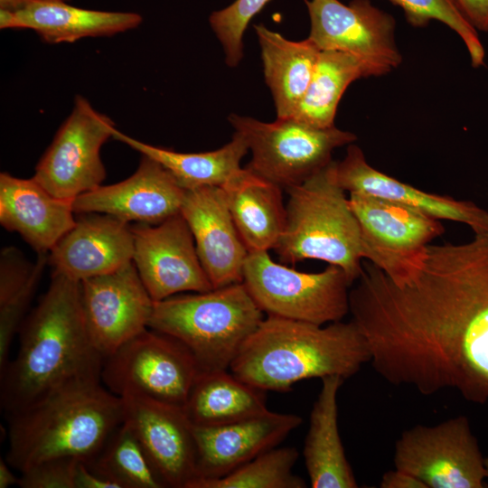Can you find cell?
I'll use <instances>...</instances> for the list:
<instances>
[{"label": "cell", "mask_w": 488, "mask_h": 488, "mask_svg": "<svg viewBox=\"0 0 488 488\" xmlns=\"http://www.w3.org/2000/svg\"><path fill=\"white\" fill-rule=\"evenodd\" d=\"M362 267L350 314L374 371L422 395L452 389L488 402V234L428 245L399 282L370 261Z\"/></svg>", "instance_id": "6da1fadb"}, {"label": "cell", "mask_w": 488, "mask_h": 488, "mask_svg": "<svg viewBox=\"0 0 488 488\" xmlns=\"http://www.w3.org/2000/svg\"><path fill=\"white\" fill-rule=\"evenodd\" d=\"M18 333L15 356L0 370L6 417L70 383L101 379L104 357L88 333L80 282L52 272L48 290Z\"/></svg>", "instance_id": "7a4b0ae2"}, {"label": "cell", "mask_w": 488, "mask_h": 488, "mask_svg": "<svg viewBox=\"0 0 488 488\" xmlns=\"http://www.w3.org/2000/svg\"><path fill=\"white\" fill-rule=\"evenodd\" d=\"M371 358L368 343L352 320L319 325L267 315L246 340L230 370L265 391H287L305 379L351 378Z\"/></svg>", "instance_id": "3957f363"}, {"label": "cell", "mask_w": 488, "mask_h": 488, "mask_svg": "<svg viewBox=\"0 0 488 488\" xmlns=\"http://www.w3.org/2000/svg\"><path fill=\"white\" fill-rule=\"evenodd\" d=\"M6 418V462L21 474L53 459L90 463L123 422L124 404L101 379H85Z\"/></svg>", "instance_id": "277c9868"}, {"label": "cell", "mask_w": 488, "mask_h": 488, "mask_svg": "<svg viewBox=\"0 0 488 488\" xmlns=\"http://www.w3.org/2000/svg\"><path fill=\"white\" fill-rule=\"evenodd\" d=\"M335 162L286 190V224L274 250L285 264L316 259L337 266L352 286L363 269L361 236Z\"/></svg>", "instance_id": "5b68a950"}, {"label": "cell", "mask_w": 488, "mask_h": 488, "mask_svg": "<svg viewBox=\"0 0 488 488\" xmlns=\"http://www.w3.org/2000/svg\"><path fill=\"white\" fill-rule=\"evenodd\" d=\"M263 319L241 282L155 302L148 328L180 341L200 371H211L230 369Z\"/></svg>", "instance_id": "8992f818"}, {"label": "cell", "mask_w": 488, "mask_h": 488, "mask_svg": "<svg viewBox=\"0 0 488 488\" xmlns=\"http://www.w3.org/2000/svg\"><path fill=\"white\" fill-rule=\"evenodd\" d=\"M242 283L267 315L324 325L342 321L350 313L352 285L334 265L306 273L275 262L268 251L250 252Z\"/></svg>", "instance_id": "52a82bcc"}, {"label": "cell", "mask_w": 488, "mask_h": 488, "mask_svg": "<svg viewBox=\"0 0 488 488\" xmlns=\"http://www.w3.org/2000/svg\"><path fill=\"white\" fill-rule=\"evenodd\" d=\"M229 122L251 151L246 168L285 190L305 182L333 160L335 148L357 139L335 126L315 128L293 117L266 123L231 114Z\"/></svg>", "instance_id": "ba28073f"}, {"label": "cell", "mask_w": 488, "mask_h": 488, "mask_svg": "<svg viewBox=\"0 0 488 488\" xmlns=\"http://www.w3.org/2000/svg\"><path fill=\"white\" fill-rule=\"evenodd\" d=\"M199 372L180 341L147 328L104 359L101 382L119 398L143 397L183 408Z\"/></svg>", "instance_id": "9c48e42d"}, {"label": "cell", "mask_w": 488, "mask_h": 488, "mask_svg": "<svg viewBox=\"0 0 488 488\" xmlns=\"http://www.w3.org/2000/svg\"><path fill=\"white\" fill-rule=\"evenodd\" d=\"M116 129L110 117L77 95L33 177L53 196L70 202L98 188L106 177L100 149Z\"/></svg>", "instance_id": "30bf717a"}, {"label": "cell", "mask_w": 488, "mask_h": 488, "mask_svg": "<svg viewBox=\"0 0 488 488\" xmlns=\"http://www.w3.org/2000/svg\"><path fill=\"white\" fill-rule=\"evenodd\" d=\"M395 468L427 488H483L484 457L465 416L402 432L394 448Z\"/></svg>", "instance_id": "8fae6325"}, {"label": "cell", "mask_w": 488, "mask_h": 488, "mask_svg": "<svg viewBox=\"0 0 488 488\" xmlns=\"http://www.w3.org/2000/svg\"><path fill=\"white\" fill-rule=\"evenodd\" d=\"M358 221L362 258L392 281L406 278L431 242L445 232L441 221L384 199L349 193Z\"/></svg>", "instance_id": "7c38bea8"}, {"label": "cell", "mask_w": 488, "mask_h": 488, "mask_svg": "<svg viewBox=\"0 0 488 488\" xmlns=\"http://www.w3.org/2000/svg\"><path fill=\"white\" fill-rule=\"evenodd\" d=\"M131 230L133 262L154 302L213 289L181 212L156 225L136 223Z\"/></svg>", "instance_id": "4fadbf2b"}, {"label": "cell", "mask_w": 488, "mask_h": 488, "mask_svg": "<svg viewBox=\"0 0 488 488\" xmlns=\"http://www.w3.org/2000/svg\"><path fill=\"white\" fill-rule=\"evenodd\" d=\"M310 16L309 39L320 51H338L388 69L401 54L395 42L393 16L370 0H305Z\"/></svg>", "instance_id": "5bb4252c"}, {"label": "cell", "mask_w": 488, "mask_h": 488, "mask_svg": "<svg viewBox=\"0 0 488 488\" xmlns=\"http://www.w3.org/2000/svg\"><path fill=\"white\" fill-rule=\"evenodd\" d=\"M80 283L88 333L104 359L148 328L155 302L133 261Z\"/></svg>", "instance_id": "9a60e30c"}, {"label": "cell", "mask_w": 488, "mask_h": 488, "mask_svg": "<svg viewBox=\"0 0 488 488\" xmlns=\"http://www.w3.org/2000/svg\"><path fill=\"white\" fill-rule=\"evenodd\" d=\"M129 427L166 487L189 488L197 478L193 426L182 407L143 397L121 398Z\"/></svg>", "instance_id": "2e32d148"}, {"label": "cell", "mask_w": 488, "mask_h": 488, "mask_svg": "<svg viewBox=\"0 0 488 488\" xmlns=\"http://www.w3.org/2000/svg\"><path fill=\"white\" fill-rule=\"evenodd\" d=\"M185 191L160 163L142 155L136 172L72 201L75 214L99 212L125 222L156 225L180 213Z\"/></svg>", "instance_id": "e0dca14e"}, {"label": "cell", "mask_w": 488, "mask_h": 488, "mask_svg": "<svg viewBox=\"0 0 488 488\" xmlns=\"http://www.w3.org/2000/svg\"><path fill=\"white\" fill-rule=\"evenodd\" d=\"M180 212L191 230L198 257L213 288L241 283L249 251L235 226L222 188L186 190Z\"/></svg>", "instance_id": "ac0fdd59"}, {"label": "cell", "mask_w": 488, "mask_h": 488, "mask_svg": "<svg viewBox=\"0 0 488 488\" xmlns=\"http://www.w3.org/2000/svg\"><path fill=\"white\" fill-rule=\"evenodd\" d=\"M302 422V418L297 415L267 409L229 424L192 425L197 454L195 480L227 475L258 455L277 446Z\"/></svg>", "instance_id": "d6986e66"}, {"label": "cell", "mask_w": 488, "mask_h": 488, "mask_svg": "<svg viewBox=\"0 0 488 488\" xmlns=\"http://www.w3.org/2000/svg\"><path fill=\"white\" fill-rule=\"evenodd\" d=\"M48 253L53 272L75 281L111 273L133 261L131 226L114 216L81 213Z\"/></svg>", "instance_id": "ffe728a7"}, {"label": "cell", "mask_w": 488, "mask_h": 488, "mask_svg": "<svg viewBox=\"0 0 488 488\" xmlns=\"http://www.w3.org/2000/svg\"><path fill=\"white\" fill-rule=\"evenodd\" d=\"M335 176L348 193L373 196L403 204L439 221L465 224L474 234H488V211L471 201L421 191L369 164L362 150L350 144Z\"/></svg>", "instance_id": "44dd1931"}, {"label": "cell", "mask_w": 488, "mask_h": 488, "mask_svg": "<svg viewBox=\"0 0 488 488\" xmlns=\"http://www.w3.org/2000/svg\"><path fill=\"white\" fill-rule=\"evenodd\" d=\"M72 202L59 199L33 177L0 174V223L38 253L48 254L75 223Z\"/></svg>", "instance_id": "7402d4cb"}, {"label": "cell", "mask_w": 488, "mask_h": 488, "mask_svg": "<svg viewBox=\"0 0 488 488\" xmlns=\"http://www.w3.org/2000/svg\"><path fill=\"white\" fill-rule=\"evenodd\" d=\"M61 0H36L18 11L0 10V28L28 29L48 43L74 42L89 37H110L137 28L135 12L101 11Z\"/></svg>", "instance_id": "603a6c76"}, {"label": "cell", "mask_w": 488, "mask_h": 488, "mask_svg": "<svg viewBox=\"0 0 488 488\" xmlns=\"http://www.w3.org/2000/svg\"><path fill=\"white\" fill-rule=\"evenodd\" d=\"M221 188L249 253L274 249L283 233L286 218L282 188L246 167Z\"/></svg>", "instance_id": "cb8c5ba5"}, {"label": "cell", "mask_w": 488, "mask_h": 488, "mask_svg": "<svg viewBox=\"0 0 488 488\" xmlns=\"http://www.w3.org/2000/svg\"><path fill=\"white\" fill-rule=\"evenodd\" d=\"M310 414L304 458L313 488H357L338 427L337 395L344 379L326 376Z\"/></svg>", "instance_id": "d4e9b609"}, {"label": "cell", "mask_w": 488, "mask_h": 488, "mask_svg": "<svg viewBox=\"0 0 488 488\" xmlns=\"http://www.w3.org/2000/svg\"><path fill=\"white\" fill-rule=\"evenodd\" d=\"M254 28L277 118L290 117L307 89L321 51L309 38L294 42L263 24Z\"/></svg>", "instance_id": "484cf974"}, {"label": "cell", "mask_w": 488, "mask_h": 488, "mask_svg": "<svg viewBox=\"0 0 488 488\" xmlns=\"http://www.w3.org/2000/svg\"><path fill=\"white\" fill-rule=\"evenodd\" d=\"M193 426L236 422L267 410L266 391L228 370L200 371L183 407Z\"/></svg>", "instance_id": "4316f807"}, {"label": "cell", "mask_w": 488, "mask_h": 488, "mask_svg": "<svg viewBox=\"0 0 488 488\" xmlns=\"http://www.w3.org/2000/svg\"><path fill=\"white\" fill-rule=\"evenodd\" d=\"M389 72L354 55L321 51L307 89L292 117L315 128L334 127L340 99L354 80Z\"/></svg>", "instance_id": "83f0119b"}, {"label": "cell", "mask_w": 488, "mask_h": 488, "mask_svg": "<svg viewBox=\"0 0 488 488\" xmlns=\"http://www.w3.org/2000/svg\"><path fill=\"white\" fill-rule=\"evenodd\" d=\"M112 138L160 163L184 190L204 186L221 187L241 169L240 161L249 151L247 142L237 132L224 146L202 153H180L155 146L131 137L117 128Z\"/></svg>", "instance_id": "f1b7e54d"}, {"label": "cell", "mask_w": 488, "mask_h": 488, "mask_svg": "<svg viewBox=\"0 0 488 488\" xmlns=\"http://www.w3.org/2000/svg\"><path fill=\"white\" fill-rule=\"evenodd\" d=\"M118 488H165L140 443L123 421L97 456L86 464Z\"/></svg>", "instance_id": "f546056e"}, {"label": "cell", "mask_w": 488, "mask_h": 488, "mask_svg": "<svg viewBox=\"0 0 488 488\" xmlns=\"http://www.w3.org/2000/svg\"><path fill=\"white\" fill-rule=\"evenodd\" d=\"M298 458L295 447H274L227 475L197 479L189 488H305V481L292 473Z\"/></svg>", "instance_id": "4dcf8cb0"}, {"label": "cell", "mask_w": 488, "mask_h": 488, "mask_svg": "<svg viewBox=\"0 0 488 488\" xmlns=\"http://www.w3.org/2000/svg\"><path fill=\"white\" fill-rule=\"evenodd\" d=\"M400 7L408 23L415 27L427 26L436 20L456 33L468 51L471 64L478 68L484 64L485 51L477 30L470 23L455 0H389Z\"/></svg>", "instance_id": "1f68e13d"}, {"label": "cell", "mask_w": 488, "mask_h": 488, "mask_svg": "<svg viewBox=\"0 0 488 488\" xmlns=\"http://www.w3.org/2000/svg\"><path fill=\"white\" fill-rule=\"evenodd\" d=\"M270 0H236L227 7L214 11L209 23L221 42L226 63L230 67L239 64L243 57V35L251 19Z\"/></svg>", "instance_id": "d6a6232c"}, {"label": "cell", "mask_w": 488, "mask_h": 488, "mask_svg": "<svg viewBox=\"0 0 488 488\" xmlns=\"http://www.w3.org/2000/svg\"><path fill=\"white\" fill-rule=\"evenodd\" d=\"M47 262L48 254H38L33 274L27 284L11 298L0 304V370L9 360L12 342L26 317V310Z\"/></svg>", "instance_id": "836d02e7"}, {"label": "cell", "mask_w": 488, "mask_h": 488, "mask_svg": "<svg viewBox=\"0 0 488 488\" xmlns=\"http://www.w3.org/2000/svg\"><path fill=\"white\" fill-rule=\"evenodd\" d=\"M81 461L60 458L42 462L21 473L22 488H76V475Z\"/></svg>", "instance_id": "e575fe53"}, {"label": "cell", "mask_w": 488, "mask_h": 488, "mask_svg": "<svg viewBox=\"0 0 488 488\" xmlns=\"http://www.w3.org/2000/svg\"><path fill=\"white\" fill-rule=\"evenodd\" d=\"M34 264L31 265L20 250L5 248L0 257V304L20 291L29 281Z\"/></svg>", "instance_id": "d590c367"}, {"label": "cell", "mask_w": 488, "mask_h": 488, "mask_svg": "<svg viewBox=\"0 0 488 488\" xmlns=\"http://www.w3.org/2000/svg\"><path fill=\"white\" fill-rule=\"evenodd\" d=\"M455 2L477 32H488V0H455Z\"/></svg>", "instance_id": "8d00e7d4"}, {"label": "cell", "mask_w": 488, "mask_h": 488, "mask_svg": "<svg viewBox=\"0 0 488 488\" xmlns=\"http://www.w3.org/2000/svg\"><path fill=\"white\" fill-rule=\"evenodd\" d=\"M380 488H427L411 474L397 469L387 471L380 482Z\"/></svg>", "instance_id": "74e56055"}, {"label": "cell", "mask_w": 488, "mask_h": 488, "mask_svg": "<svg viewBox=\"0 0 488 488\" xmlns=\"http://www.w3.org/2000/svg\"><path fill=\"white\" fill-rule=\"evenodd\" d=\"M76 488H118V486L80 462L76 475Z\"/></svg>", "instance_id": "f35d334b"}, {"label": "cell", "mask_w": 488, "mask_h": 488, "mask_svg": "<svg viewBox=\"0 0 488 488\" xmlns=\"http://www.w3.org/2000/svg\"><path fill=\"white\" fill-rule=\"evenodd\" d=\"M19 477H17L11 470L10 465L0 460V488H7L14 484L18 485Z\"/></svg>", "instance_id": "ab89813d"}, {"label": "cell", "mask_w": 488, "mask_h": 488, "mask_svg": "<svg viewBox=\"0 0 488 488\" xmlns=\"http://www.w3.org/2000/svg\"><path fill=\"white\" fill-rule=\"evenodd\" d=\"M36 0H0V10L18 11Z\"/></svg>", "instance_id": "60d3db41"}, {"label": "cell", "mask_w": 488, "mask_h": 488, "mask_svg": "<svg viewBox=\"0 0 488 488\" xmlns=\"http://www.w3.org/2000/svg\"><path fill=\"white\" fill-rule=\"evenodd\" d=\"M484 466L486 471V479L488 480V457L484 458Z\"/></svg>", "instance_id": "b9f144b4"}, {"label": "cell", "mask_w": 488, "mask_h": 488, "mask_svg": "<svg viewBox=\"0 0 488 488\" xmlns=\"http://www.w3.org/2000/svg\"><path fill=\"white\" fill-rule=\"evenodd\" d=\"M61 1L70 2L71 0H61Z\"/></svg>", "instance_id": "7bdbcfd3"}]
</instances>
